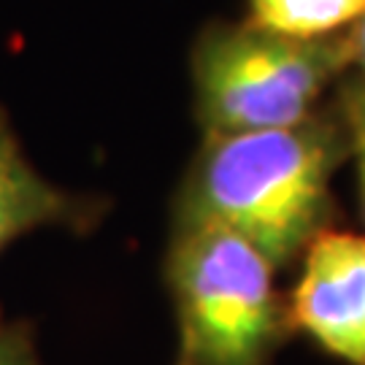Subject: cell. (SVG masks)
<instances>
[{
    "mask_svg": "<svg viewBox=\"0 0 365 365\" xmlns=\"http://www.w3.org/2000/svg\"><path fill=\"white\" fill-rule=\"evenodd\" d=\"M349 138L336 103L274 130L206 135L176 197L173 225L214 222L287 268L330 227V184Z\"/></svg>",
    "mask_w": 365,
    "mask_h": 365,
    "instance_id": "obj_1",
    "label": "cell"
},
{
    "mask_svg": "<svg viewBox=\"0 0 365 365\" xmlns=\"http://www.w3.org/2000/svg\"><path fill=\"white\" fill-rule=\"evenodd\" d=\"M276 268L241 235L214 222L173 225L165 282L187 365H271L292 336Z\"/></svg>",
    "mask_w": 365,
    "mask_h": 365,
    "instance_id": "obj_2",
    "label": "cell"
},
{
    "mask_svg": "<svg viewBox=\"0 0 365 365\" xmlns=\"http://www.w3.org/2000/svg\"><path fill=\"white\" fill-rule=\"evenodd\" d=\"M349 30L295 38L249 19L206 27L192 49L195 117L203 133L274 130L317 114L322 95L354 68Z\"/></svg>",
    "mask_w": 365,
    "mask_h": 365,
    "instance_id": "obj_3",
    "label": "cell"
},
{
    "mask_svg": "<svg viewBox=\"0 0 365 365\" xmlns=\"http://www.w3.org/2000/svg\"><path fill=\"white\" fill-rule=\"evenodd\" d=\"M289 325L327 354L365 365V235L327 227L306 247Z\"/></svg>",
    "mask_w": 365,
    "mask_h": 365,
    "instance_id": "obj_4",
    "label": "cell"
},
{
    "mask_svg": "<svg viewBox=\"0 0 365 365\" xmlns=\"http://www.w3.org/2000/svg\"><path fill=\"white\" fill-rule=\"evenodd\" d=\"M103 211L101 197L68 192L27 160L11 117L0 106V255L22 235L43 227L90 233Z\"/></svg>",
    "mask_w": 365,
    "mask_h": 365,
    "instance_id": "obj_5",
    "label": "cell"
},
{
    "mask_svg": "<svg viewBox=\"0 0 365 365\" xmlns=\"http://www.w3.org/2000/svg\"><path fill=\"white\" fill-rule=\"evenodd\" d=\"M365 0H249V22L295 38H322L363 16Z\"/></svg>",
    "mask_w": 365,
    "mask_h": 365,
    "instance_id": "obj_6",
    "label": "cell"
},
{
    "mask_svg": "<svg viewBox=\"0 0 365 365\" xmlns=\"http://www.w3.org/2000/svg\"><path fill=\"white\" fill-rule=\"evenodd\" d=\"M336 108L341 114V122L346 128L349 138V157L357 160L360 173V192H363V211H365V78L360 73H346L339 81V98Z\"/></svg>",
    "mask_w": 365,
    "mask_h": 365,
    "instance_id": "obj_7",
    "label": "cell"
},
{
    "mask_svg": "<svg viewBox=\"0 0 365 365\" xmlns=\"http://www.w3.org/2000/svg\"><path fill=\"white\" fill-rule=\"evenodd\" d=\"M0 365H43L36 330L27 319H9L0 312Z\"/></svg>",
    "mask_w": 365,
    "mask_h": 365,
    "instance_id": "obj_8",
    "label": "cell"
},
{
    "mask_svg": "<svg viewBox=\"0 0 365 365\" xmlns=\"http://www.w3.org/2000/svg\"><path fill=\"white\" fill-rule=\"evenodd\" d=\"M352 52H354V68L365 78V11L363 16L352 25Z\"/></svg>",
    "mask_w": 365,
    "mask_h": 365,
    "instance_id": "obj_9",
    "label": "cell"
},
{
    "mask_svg": "<svg viewBox=\"0 0 365 365\" xmlns=\"http://www.w3.org/2000/svg\"><path fill=\"white\" fill-rule=\"evenodd\" d=\"M176 365H187V363H184V360H176Z\"/></svg>",
    "mask_w": 365,
    "mask_h": 365,
    "instance_id": "obj_10",
    "label": "cell"
}]
</instances>
